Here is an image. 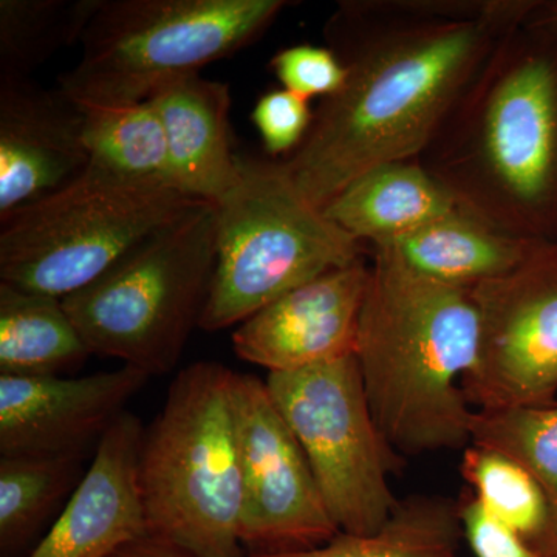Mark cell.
Segmentation results:
<instances>
[{
    "label": "cell",
    "mask_w": 557,
    "mask_h": 557,
    "mask_svg": "<svg viewBox=\"0 0 557 557\" xmlns=\"http://www.w3.org/2000/svg\"><path fill=\"white\" fill-rule=\"evenodd\" d=\"M420 161L465 211L557 240V38L525 24L505 36Z\"/></svg>",
    "instance_id": "7a4b0ae2"
},
{
    "label": "cell",
    "mask_w": 557,
    "mask_h": 557,
    "mask_svg": "<svg viewBox=\"0 0 557 557\" xmlns=\"http://www.w3.org/2000/svg\"><path fill=\"white\" fill-rule=\"evenodd\" d=\"M285 0H102L60 78L75 104H132L255 42Z\"/></svg>",
    "instance_id": "52a82bcc"
},
{
    "label": "cell",
    "mask_w": 557,
    "mask_h": 557,
    "mask_svg": "<svg viewBox=\"0 0 557 557\" xmlns=\"http://www.w3.org/2000/svg\"><path fill=\"white\" fill-rule=\"evenodd\" d=\"M270 70L282 84V89L306 100L333 97L347 78V70L327 46L311 44L278 50L270 61Z\"/></svg>",
    "instance_id": "484cf974"
},
{
    "label": "cell",
    "mask_w": 557,
    "mask_h": 557,
    "mask_svg": "<svg viewBox=\"0 0 557 557\" xmlns=\"http://www.w3.org/2000/svg\"><path fill=\"white\" fill-rule=\"evenodd\" d=\"M471 437L516 458L544 491L557 555V403L544 408L474 410Z\"/></svg>",
    "instance_id": "d4e9b609"
},
{
    "label": "cell",
    "mask_w": 557,
    "mask_h": 557,
    "mask_svg": "<svg viewBox=\"0 0 557 557\" xmlns=\"http://www.w3.org/2000/svg\"><path fill=\"white\" fill-rule=\"evenodd\" d=\"M479 351L471 289L421 276L373 249L357 358L381 434L405 457L471 445L474 416L461 380Z\"/></svg>",
    "instance_id": "3957f363"
},
{
    "label": "cell",
    "mask_w": 557,
    "mask_h": 557,
    "mask_svg": "<svg viewBox=\"0 0 557 557\" xmlns=\"http://www.w3.org/2000/svg\"><path fill=\"white\" fill-rule=\"evenodd\" d=\"M479 351L461 380L478 410L557 403V240L541 242L505 276L472 288Z\"/></svg>",
    "instance_id": "30bf717a"
},
{
    "label": "cell",
    "mask_w": 557,
    "mask_h": 557,
    "mask_svg": "<svg viewBox=\"0 0 557 557\" xmlns=\"http://www.w3.org/2000/svg\"><path fill=\"white\" fill-rule=\"evenodd\" d=\"M205 201L87 166L75 182L0 220V282L64 299Z\"/></svg>",
    "instance_id": "ba28073f"
},
{
    "label": "cell",
    "mask_w": 557,
    "mask_h": 557,
    "mask_svg": "<svg viewBox=\"0 0 557 557\" xmlns=\"http://www.w3.org/2000/svg\"><path fill=\"white\" fill-rule=\"evenodd\" d=\"M214 263L215 208L205 203L62 304L91 355L119 359L149 379L166 375L200 327Z\"/></svg>",
    "instance_id": "5b68a950"
},
{
    "label": "cell",
    "mask_w": 557,
    "mask_h": 557,
    "mask_svg": "<svg viewBox=\"0 0 557 557\" xmlns=\"http://www.w3.org/2000/svg\"><path fill=\"white\" fill-rule=\"evenodd\" d=\"M541 242L505 233L458 208L383 249L421 276L472 289L518 269Z\"/></svg>",
    "instance_id": "ac0fdd59"
},
{
    "label": "cell",
    "mask_w": 557,
    "mask_h": 557,
    "mask_svg": "<svg viewBox=\"0 0 557 557\" xmlns=\"http://www.w3.org/2000/svg\"><path fill=\"white\" fill-rule=\"evenodd\" d=\"M148 380L127 366L79 379L0 375V457L86 456Z\"/></svg>",
    "instance_id": "7c38bea8"
},
{
    "label": "cell",
    "mask_w": 557,
    "mask_h": 557,
    "mask_svg": "<svg viewBox=\"0 0 557 557\" xmlns=\"http://www.w3.org/2000/svg\"><path fill=\"white\" fill-rule=\"evenodd\" d=\"M265 383L338 530L379 531L398 505L388 478L401 471L405 458L392 449L373 418L357 355L269 373Z\"/></svg>",
    "instance_id": "9c48e42d"
},
{
    "label": "cell",
    "mask_w": 557,
    "mask_h": 557,
    "mask_svg": "<svg viewBox=\"0 0 557 557\" xmlns=\"http://www.w3.org/2000/svg\"><path fill=\"white\" fill-rule=\"evenodd\" d=\"M146 101L163 123L175 186L215 207L239 183L242 171L231 141L228 84L189 73L163 84Z\"/></svg>",
    "instance_id": "2e32d148"
},
{
    "label": "cell",
    "mask_w": 557,
    "mask_h": 557,
    "mask_svg": "<svg viewBox=\"0 0 557 557\" xmlns=\"http://www.w3.org/2000/svg\"><path fill=\"white\" fill-rule=\"evenodd\" d=\"M112 557H193L182 549L172 547L170 544L157 541V539L145 537L141 541L127 545Z\"/></svg>",
    "instance_id": "f1b7e54d"
},
{
    "label": "cell",
    "mask_w": 557,
    "mask_h": 557,
    "mask_svg": "<svg viewBox=\"0 0 557 557\" xmlns=\"http://www.w3.org/2000/svg\"><path fill=\"white\" fill-rule=\"evenodd\" d=\"M233 370L196 362L172 381L143 434L139 493L148 537L193 557H245Z\"/></svg>",
    "instance_id": "277c9868"
},
{
    "label": "cell",
    "mask_w": 557,
    "mask_h": 557,
    "mask_svg": "<svg viewBox=\"0 0 557 557\" xmlns=\"http://www.w3.org/2000/svg\"><path fill=\"white\" fill-rule=\"evenodd\" d=\"M102 0H0V76L32 78L81 42Z\"/></svg>",
    "instance_id": "cb8c5ba5"
},
{
    "label": "cell",
    "mask_w": 557,
    "mask_h": 557,
    "mask_svg": "<svg viewBox=\"0 0 557 557\" xmlns=\"http://www.w3.org/2000/svg\"><path fill=\"white\" fill-rule=\"evenodd\" d=\"M75 106L84 120L90 168L131 182L178 189L163 123L150 101Z\"/></svg>",
    "instance_id": "ffe728a7"
},
{
    "label": "cell",
    "mask_w": 557,
    "mask_h": 557,
    "mask_svg": "<svg viewBox=\"0 0 557 557\" xmlns=\"http://www.w3.org/2000/svg\"><path fill=\"white\" fill-rule=\"evenodd\" d=\"M537 0H344L324 27L347 70L282 160L319 209L366 171L420 159L502 39Z\"/></svg>",
    "instance_id": "6da1fadb"
},
{
    "label": "cell",
    "mask_w": 557,
    "mask_h": 557,
    "mask_svg": "<svg viewBox=\"0 0 557 557\" xmlns=\"http://www.w3.org/2000/svg\"><path fill=\"white\" fill-rule=\"evenodd\" d=\"M369 282L361 258L289 289L237 325L234 351L269 373L351 357Z\"/></svg>",
    "instance_id": "4fadbf2b"
},
{
    "label": "cell",
    "mask_w": 557,
    "mask_h": 557,
    "mask_svg": "<svg viewBox=\"0 0 557 557\" xmlns=\"http://www.w3.org/2000/svg\"><path fill=\"white\" fill-rule=\"evenodd\" d=\"M89 161L83 115L67 97L0 76V220L75 182Z\"/></svg>",
    "instance_id": "5bb4252c"
},
{
    "label": "cell",
    "mask_w": 557,
    "mask_h": 557,
    "mask_svg": "<svg viewBox=\"0 0 557 557\" xmlns=\"http://www.w3.org/2000/svg\"><path fill=\"white\" fill-rule=\"evenodd\" d=\"M89 357L62 299L0 282V375L61 376Z\"/></svg>",
    "instance_id": "d6986e66"
},
{
    "label": "cell",
    "mask_w": 557,
    "mask_h": 557,
    "mask_svg": "<svg viewBox=\"0 0 557 557\" xmlns=\"http://www.w3.org/2000/svg\"><path fill=\"white\" fill-rule=\"evenodd\" d=\"M461 539L457 500L418 494L399 500L375 533L339 531L327 544L309 552L245 557H460Z\"/></svg>",
    "instance_id": "44dd1931"
},
{
    "label": "cell",
    "mask_w": 557,
    "mask_h": 557,
    "mask_svg": "<svg viewBox=\"0 0 557 557\" xmlns=\"http://www.w3.org/2000/svg\"><path fill=\"white\" fill-rule=\"evenodd\" d=\"M448 189L420 159L388 161L348 183L322 209L354 239L383 247L458 209Z\"/></svg>",
    "instance_id": "e0dca14e"
},
{
    "label": "cell",
    "mask_w": 557,
    "mask_h": 557,
    "mask_svg": "<svg viewBox=\"0 0 557 557\" xmlns=\"http://www.w3.org/2000/svg\"><path fill=\"white\" fill-rule=\"evenodd\" d=\"M215 263L200 327H237L289 289L362 258L364 245L296 188L282 161L242 159L215 205Z\"/></svg>",
    "instance_id": "8992f818"
},
{
    "label": "cell",
    "mask_w": 557,
    "mask_h": 557,
    "mask_svg": "<svg viewBox=\"0 0 557 557\" xmlns=\"http://www.w3.org/2000/svg\"><path fill=\"white\" fill-rule=\"evenodd\" d=\"M460 472L468 490L493 518L545 556L557 557L547 498L520 461L500 450L471 443L463 449Z\"/></svg>",
    "instance_id": "7402d4cb"
},
{
    "label": "cell",
    "mask_w": 557,
    "mask_h": 557,
    "mask_svg": "<svg viewBox=\"0 0 557 557\" xmlns=\"http://www.w3.org/2000/svg\"><path fill=\"white\" fill-rule=\"evenodd\" d=\"M141 423L121 413L49 533L28 557H112L148 537L139 493Z\"/></svg>",
    "instance_id": "9a60e30c"
},
{
    "label": "cell",
    "mask_w": 557,
    "mask_h": 557,
    "mask_svg": "<svg viewBox=\"0 0 557 557\" xmlns=\"http://www.w3.org/2000/svg\"><path fill=\"white\" fill-rule=\"evenodd\" d=\"M231 406L242 475V547L247 555H285L327 544L338 527L265 380L234 372Z\"/></svg>",
    "instance_id": "8fae6325"
},
{
    "label": "cell",
    "mask_w": 557,
    "mask_h": 557,
    "mask_svg": "<svg viewBox=\"0 0 557 557\" xmlns=\"http://www.w3.org/2000/svg\"><path fill=\"white\" fill-rule=\"evenodd\" d=\"M527 27L557 38V0H537L525 21Z\"/></svg>",
    "instance_id": "f546056e"
},
{
    "label": "cell",
    "mask_w": 557,
    "mask_h": 557,
    "mask_svg": "<svg viewBox=\"0 0 557 557\" xmlns=\"http://www.w3.org/2000/svg\"><path fill=\"white\" fill-rule=\"evenodd\" d=\"M457 508L463 539L475 557H548L493 518L468 487L458 496Z\"/></svg>",
    "instance_id": "83f0119b"
},
{
    "label": "cell",
    "mask_w": 557,
    "mask_h": 557,
    "mask_svg": "<svg viewBox=\"0 0 557 557\" xmlns=\"http://www.w3.org/2000/svg\"><path fill=\"white\" fill-rule=\"evenodd\" d=\"M311 101L285 89L267 91L256 101L251 120L270 156L287 159L302 145L313 124Z\"/></svg>",
    "instance_id": "4316f807"
},
{
    "label": "cell",
    "mask_w": 557,
    "mask_h": 557,
    "mask_svg": "<svg viewBox=\"0 0 557 557\" xmlns=\"http://www.w3.org/2000/svg\"><path fill=\"white\" fill-rule=\"evenodd\" d=\"M83 456L0 457V548L16 552L69 502L84 475Z\"/></svg>",
    "instance_id": "603a6c76"
}]
</instances>
